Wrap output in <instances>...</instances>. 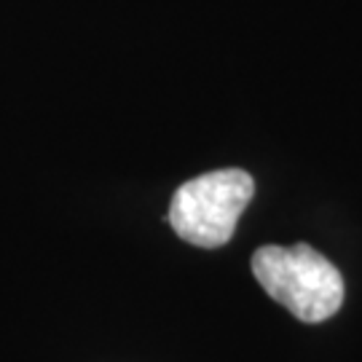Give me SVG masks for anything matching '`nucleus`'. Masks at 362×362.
I'll list each match as a JSON object with an SVG mask.
<instances>
[{
  "label": "nucleus",
  "mask_w": 362,
  "mask_h": 362,
  "mask_svg": "<svg viewBox=\"0 0 362 362\" xmlns=\"http://www.w3.org/2000/svg\"><path fill=\"white\" fill-rule=\"evenodd\" d=\"M255 194L245 169H215L185 180L169 202L167 220L182 242L215 250L231 242L236 223Z\"/></svg>",
  "instance_id": "f03ea898"
},
{
  "label": "nucleus",
  "mask_w": 362,
  "mask_h": 362,
  "mask_svg": "<svg viewBox=\"0 0 362 362\" xmlns=\"http://www.w3.org/2000/svg\"><path fill=\"white\" fill-rule=\"evenodd\" d=\"M252 274L260 287L300 322H325L344 303L341 272L303 242L293 247H258L252 255Z\"/></svg>",
  "instance_id": "f257e3e1"
}]
</instances>
